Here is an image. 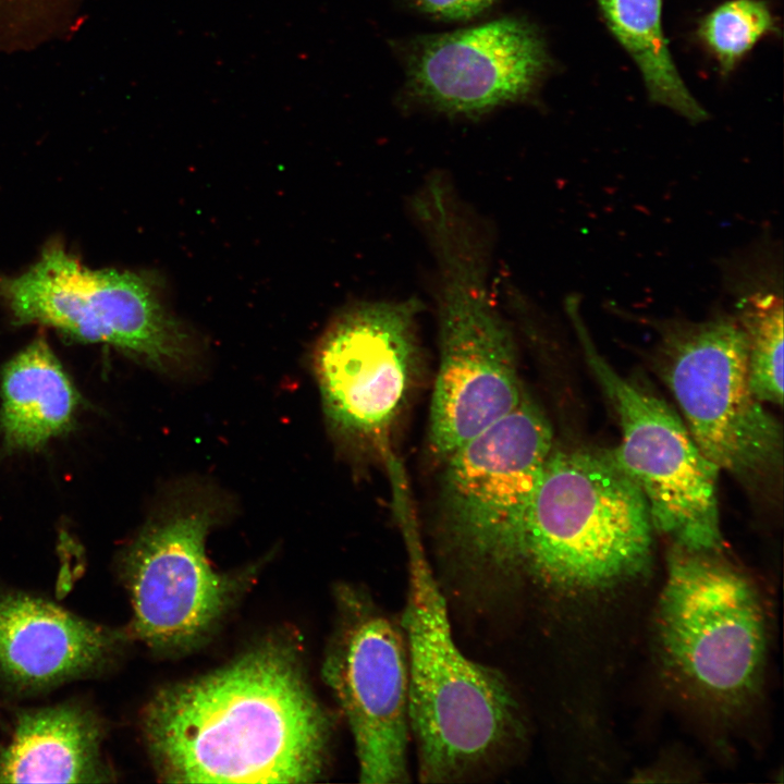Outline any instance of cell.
<instances>
[{
    "label": "cell",
    "instance_id": "e0dca14e",
    "mask_svg": "<svg viewBox=\"0 0 784 784\" xmlns=\"http://www.w3.org/2000/svg\"><path fill=\"white\" fill-rule=\"evenodd\" d=\"M610 32L637 64L652 101L691 122L707 112L687 89L661 23L662 0H595Z\"/></svg>",
    "mask_w": 784,
    "mask_h": 784
},
{
    "label": "cell",
    "instance_id": "52a82bcc",
    "mask_svg": "<svg viewBox=\"0 0 784 784\" xmlns=\"http://www.w3.org/2000/svg\"><path fill=\"white\" fill-rule=\"evenodd\" d=\"M658 359L689 433L719 470L747 483L780 470L782 430L750 388L735 317L666 323Z\"/></svg>",
    "mask_w": 784,
    "mask_h": 784
},
{
    "label": "cell",
    "instance_id": "6da1fadb",
    "mask_svg": "<svg viewBox=\"0 0 784 784\" xmlns=\"http://www.w3.org/2000/svg\"><path fill=\"white\" fill-rule=\"evenodd\" d=\"M142 726L158 774L174 783L313 782L329 737L297 653L278 641L159 690Z\"/></svg>",
    "mask_w": 784,
    "mask_h": 784
},
{
    "label": "cell",
    "instance_id": "7a4b0ae2",
    "mask_svg": "<svg viewBox=\"0 0 784 784\" xmlns=\"http://www.w3.org/2000/svg\"><path fill=\"white\" fill-rule=\"evenodd\" d=\"M411 211L436 265L439 367L429 444L445 458L511 414L526 394L513 332L489 287L488 228L444 182L416 193Z\"/></svg>",
    "mask_w": 784,
    "mask_h": 784
},
{
    "label": "cell",
    "instance_id": "4fadbf2b",
    "mask_svg": "<svg viewBox=\"0 0 784 784\" xmlns=\"http://www.w3.org/2000/svg\"><path fill=\"white\" fill-rule=\"evenodd\" d=\"M548 64L537 28L519 17L417 37L405 51L409 94L438 112L466 118L524 101Z\"/></svg>",
    "mask_w": 784,
    "mask_h": 784
},
{
    "label": "cell",
    "instance_id": "3957f363",
    "mask_svg": "<svg viewBox=\"0 0 784 784\" xmlns=\"http://www.w3.org/2000/svg\"><path fill=\"white\" fill-rule=\"evenodd\" d=\"M408 566L402 615L408 666V719L421 782L461 779L503 748L518 726L504 679L464 656L427 559L408 493L392 498Z\"/></svg>",
    "mask_w": 784,
    "mask_h": 784
},
{
    "label": "cell",
    "instance_id": "7c38bea8",
    "mask_svg": "<svg viewBox=\"0 0 784 784\" xmlns=\"http://www.w3.org/2000/svg\"><path fill=\"white\" fill-rule=\"evenodd\" d=\"M323 675L346 715L366 784L408 781V666L399 628L365 596L347 591Z\"/></svg>",
    "mask_w": 784,
    "mask_h": 784
},
{
    "label": "cell",
    "instance_id": "9c48e42d",
    "mask_svg": "<svg viewBox=\"0 0 784 784\" xmlns=\"http://www.w3.org/2000/svg\"><path fill=\"white\" fill-rule=\"evenodd\" d=\"M0 298L19 324L109 344L159 368L191 353L186 329L148 275L86 267L60 244L47 246L26 271L1 278Z\"/></svg>",
    "mask_w": 784,
    "mask_h": 784
},
{
    "label": "cell",
    "instance_id": "ffe728a7",
    "mask_svg": "<svg viewBox=\"0 0 784 784\" xmlns=\"http://www.w3.org/2000/svg\"><path fill=\"white\" fill-rule=\"evenodd\" d=\"M773 29V16L765 2L731 0L702 20L699 36L726 73Z\"/></svg>",
    "mask_w": 784,
    "mask_h": 784
},
{
    "label": "cell",
    "instance_id": "277c9868",
    "mask_svg": "<svg viewBox=\"0 0 784 784\" xmlns=\"http://www.w3.org/2000/svg\"><path fill=\"white\" fill-rule=\"evenodd\" d=\"M653 530L642 493L609 452L553 448L505 581L565 597L614 589L650 566Z\"/></svg>",
    "mask_w": 784,
    "mask_h": 784
},
{
    "label": "cell",
    "instance_id": "8fae6325",
    "mask_svg": "<svg viewBox=\"0 0 784 784\" xmlns=\"http://www.w3.org/2000/svg\"><path fill=\"white\" fill-rule=\"evenodd\" d=\"M216 514L213 505L201 500L172 505L139 532L123 555L132 629L154 649L191 648L231 601L235 580L217 573L205 552Z\"/></svg>",
    "mask_w": 784,
    "mask_h": 784
},
{
    "label": "cell",
    "instance_id": "5b68a950",
    "mask_svg": "<svg viewBox=\"0 0 784 784\" xmlns=\"http://www.w3.org/2000/svg\"><path fill=\"white\" fill-rule=\"evenodd\" d=\"M716 552L674 547L657 610L661 656L697 697L737 706L762 681L767 621L756 586Z\"/></svg>",
    "mask_w": 784,
    "mask_h": 784
},
{
    "label": "cell",
    "instance_id": "8992f818",
    "mask_svg": "<svg viewBox=\"0 0 784 784\" xmlns=\"http://www.w3.org/2000/svg\"><path fill=\"white\" fill-rule=\"evenodd\" d=\"M554 448L552 428L527 395L444 458V541L467 571L505 580L529 504Z\"/></svg>",
    "mask_w": 784,
    "mask_h": 784
},
{
    "label": "cell",
    "instance_id": "ac0fdd59",
    "mask_svg": "<svg viewBox=\"0 0 784 784\" xmlns=\"http://www.w3.org/2000/svg\"><path fill=\"white\" fill-rule=\"evenodd\" d=\"M747 339L750 388L763 403H783V299L757 292L738 304V318Z\"/></svg>",
    "mask_w": 784,
    "mask_h": 784
},
{
    "label": "cell",
    "instance_id": "5bb4252c",
    "mask_svg": "<svg viewBox=\"0 0 784 784\" xmlns=\"http://www.w3.org/2000/svg\"><path fill=\"white\" fill-rule=\"evenodd\" d=\"M124 635L22 592L0 593V679L37 691L102 671Z\"/></svg>",
    "mask_w": 784,
    "mask_h": 784
},
{
    "label": "cell",
    "instance_id": "9a60e30c",
    "mask_svg": "<svg viewBox=\"0 0 784 784\" xmlns=\"http://www.w3.org/2000/svg\"><path fill=\"white\" fill-rule=\"evenodd\" d=\"M103 724L78 703L25 711L0 752L1 783L110 781L101 755Z\"/></svg>",
    "mask_w": 784,
    "mask_h": 784
},
{
    "label": "cell",
    "instance_id": "30bf717a",
    "mask_svg": "<svg viewBox=\"0 0 784 784\" xmlns=\"http://www.w3.org/2000/svg\"><path fill=\"white\" fill-rule=\"evenodd\" d=\"M417 298L348 306L319 339L314 366L333 429L383 461L420 366Z\"/></svg>",
    "mask_w": 784,
    "mask_h": 784
},
{
    "label": "cell",
    "instance_id": "44dd1931",
    "mask_svg": "<svg viewBox=\"0 0 784 784\" xmlns=\"http://www.w3.org/2000/svg\"><path fill=\"white\" fill-rule=\"evenodd\" d=\"M420 13L442 21H466L488 10L495 0H407Z\"/></svg>",
    "mask_w": 784,
    "mask_h": 784
},
{
    "label": "cell",
    "instance_id": "2e32d148",
    "mask_svg": "<svg viewBox=\"0 0 784 784\" xmlns=\"http://www.w3.org/2000/svg\"><path fill=\"white\" fill-rule=\"evenodd\" d=\"M1 399V431L14 450L35 449L64 432L77 405L73 384L42 338L5 366Z\"/></svg>",
    "mask_w": 784,
    "mask_h": 784
},
{
    "label": "cell",
    "instance_id": "ba28073f",
    "mask_svg": "<svg viewBox=\"0 0 784 784\" xmlns=\"http://www.w3.org/2000/svg\"><path fill=\"white\" fill-rule=\"evenodd\" d=\"M566 309L588 365L618 418L621 440L609 453L642 493L654 530L677 548L718 553L723 547L719 468L666 402L620 375L597 352L578 304L571 302Z\"/></svg>",
    "mask_w": 784,
    "mask_h": 784
},
{
    "label": "cell",
    "instance_id": "d6986e66",
    "mask_svg": "<svg viewBox=\"0 0 784 784\" xmlns=\"http://www.w3.org/2000/svg\"><path fill=\"white\" fill-rule=\"evenodd\" d=\"M87 0H0V56L33 52L66 39Z\"/></svg>",
    "mask_w": 784,
    "mask_h": 784
}]
</instances>
